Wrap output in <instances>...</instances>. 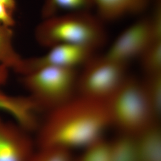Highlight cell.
Segmentation results:
<instances>
[{
    "mask_svg": "<svg viewBox=\"0 0 161 161\" xmlns=\"http://www.w3.org/2000/svg\"></svg>",
    "mask_w": 161,
    "mask_h": 161,
    "instance_id": "22",
    "label": "cell"
},
{
    "mask_svg": "<svg viewBox=\"0 0 161 161\" xmlns=\"http://www.w3.org/2000/svg\"><path fill=\"white\" fill-rule=\"evenodd\" d=\"M139 59L146 75L161 73V40L153 41Z\"/></svg>",
    "mask_w": 161,
    "mask_h": 161,
    "instance_id": "15",
    "label": "cell"
},
{
    "mask_svg": "<svg viewBox=\"0 0 161 161\" xmlns=\"http://www.w3.org/2000/svg\"><path fill=\"white\" fill-rule=\"evenodd\" d=\"M96 15L103 22L114 21L129 15L142 13L150 0H94Z\"/></svg>",
    "mask_w": 161,
    "mask_h": 161,
    "instance_id": "10",
    "label": "cell"
},
{
    "mask_svg": "<svg viewBox=\"0 0 161 161\" xmlns=\"http://www.w3.org/2000/svg\"><path fill=\"white\" fill-rule=\"evenodd\" d=\"M78 77L75 69L46 66L25 75L23 83L40 109L49 111L75 96Z\"/></svg>",
    "mask_w": 161,
    "mask_h": 161,
    "instance_id": "4",
    "label": "cell"
},
{
    "mask_svg": "<svg viewBox=\"0 0 161 161\" xmlns=\"http://www.w3.org/2000/svg\"><path fill=\"white\" fill-rule=\"evenodd\" d=\"M14 23V20L12 16V13L5 5L0 3V24L9 27Z\"/></svg>",
    "mask_w": 161,
    "mask_h": 161,
    "instance_id": "19",
    "label": "cell"
},
{
    "mask_svg": "<svg viewBox=\"0 0 161 161\" xmlns=\"http://www.w3.org/2000/svg\"><path fill=\"white\" fill-rule=\"evenodd\" d=\"M110 142L111 161H139L135 136L120 133Z\"/></svg>",
    "mask_w": 161,
    "mask_h": 161,
    "instance_id": "12",
    "label": "cell"
},
{
    "mask_svg": "<svg viewBox=\"0 0 161 161\" xmlns=\"http://www.w3.org/2000/svg\"><path fill=\"white\" fill-rule=\"evenodd\" d=\"M26 130L0 117V161H30L33 143Z\"/></svg>",
    "mask_w": 161,
    "mask_h": 161,
    "instance_id": "8",
    "label": "cell"
},
{
    "mask_svg": "<svg viewBox=\"0 0 161 161\" xmlns=\"http://www.w3.org/2000/svg\"><path fill=\"white\" fill-rule=\"evenodd\" d=\"M39 110L37 105L29 96H13L0 88V111L10 115L25 130H31L36 126L37 112Z\"/></svg>",
    "mask_w": 161,
    "mask_h": 161,
    "instance_id": "9",
    "label": "cell"
},
{
    "mask_svg": "<svg viewBox=\"0 0 161 161\" xmlns=\"http://www.w3.org/2000/svg\"><path fill=\"white\" fill-rule=\"evenodd\" d=\"M96 51L88 47L72 43H60L52 47L47 54L40 58L23 60L22 72L28 74L44 67L56 66L75 69L83 66L95 56Z\"/></svg>",
    "mask_w": 161,
    "mask_h": 161,
    "instance_id": "7",
    "label": "cell"
},
{
    "mask_svg": "<svg viewBox=\"0 0 161 161\" xmlns=\"http://www.w3.org/2000/svg\"><path fill=\"white\" fill-rule=\"evenodd\" d=\"M84 149L83 153L75 161H111L110 142L103 137Z\"/></svg>",
    "mask_w": 161,
    "mask_h": 161,
    "instance_id": "17",
    "label": "cell"
},
{
    "mask_svg": "<svg viewBox=\"0 0 161 161\" xmlns=\"http://www.w3.org/2000/svg\"><path fill=\"white\" fill-rule=\"evenodd\" d=\"M78 75V95L105 102L126 77L127 64L107 57L93 56Z\"/></svg>",
    "mask_w": 161,
    "mask_h": 161,
    "instance_id": "5",
    "label": "cell"
},
{
    "mask_svg": "<svg viewBox=\"0 0 161 161\" xmlns=\"http://www.w3.org/2000/svg\"><path fill=\"white\" fill-rule=\"evenodd\" d=\"M0 3L5 5L11 13H12L15 7V0H0Z\"/></svg>",
    "mask_w": 161,
    "mask_h": 161,
    "instance_id": "21",
    "label": "cell"
},
{
    "mask_svg": "<svg viewBox=\"0 0 161 161\" xmlns=\"http://www.w3.org/2000/svg\"><path fill=\"white\" fill-rule=\"evenodd\" d=\"M93 7L94 0H45L42 12L43 16L47 19L60 10L69 13L90 11Z\"/></svg>",
    "mask_w": 161,
    "mask_h": 161,
    "instance_id": "14",
    "label": "cell"
},
{
    "mask_svg": "<svg viewBox=\"0 0 161 161\" xmlns=\"http://www.w3.org/2000/svg\"><path fill=\"white\" fill-rule=\"evenodd\" d=\"M156 39L150 19L135 22L115 39L106 54L107 57L124 64L139 58Z\"/></svg>",
    "mask_w": 161,
    "mask_h": 161,
    "instance_id": "6",
    "label": "cell"
},
{
    "mask_svg": "<svg viewBox=\"0 0 161 161\" xmlns=\"http://www.w3.org/2000/svg\"><path fill=\"white\" fill-rule=\"evenodd\" d=\"M30 161H74L70 150L64 148H38Z\"/></svg>",
    "mask_w": 161,
    "mask_h": 161,
    "instance_id": "18",
    "label": "cell"
},
{
    "mask_svg": "<svg viewBox=\"0 0 161 161\" xmlns=\"http://www.w3.org/2000/svg\"><path fill=\"white\" fill-rule=\"evenodd\" d=\"M8 78V69L0 65V86L5 84Z\"/></svg>",
    "mask_w": 161,
    "mask_h": 161,
    "instance_id": "20",
    "label": "cell"
},
{
    "mask_svg": "<svg viewBox=\"0 0 161 161\" xmlns=\"http://www.w3.org/2000/svg\"><path fill=\"white\" fill-rule=\"evenodd\" d=\"M139 161H161V132L157 122L135 136Z\"/></svg>",
    "mask_w": 161,
    "mask_h": 161,
    "instance_id": "11",
    "label": "cell"
},
{
    "mask_svg": "<svg viewBox=\"0 0 161 161\" xmlns=\"http://www.w3.org/2000/svg\"><path fill=\"white\" fill-rule=\"evenodd\" d=\"M111 125L105 102L78 95L49 110L40 126L38 148H85Z\"/></svg>",
    "mask_w": 161,
    "mask_h": 161,
    "instance_id": "1",
    "label": "cell"
},
{
    "mask_svg": "<svg viewBox=\"0 0 161 161\" xmlns=\"http://www.w3.org/2000/svg\"><path fill=\"white\" fill-rule=\"evenodd\" d=\"M105 103L111 125L120 133L136 136L158 120L142 80L132 76L127 75Z\"/></svg>",
    "mask_w": 161,
    "mask_h": 161,
    "instance_id": "2",
    "label": "cell"
},
{
    "mask_svg": "<svg viewBox=\"0 0 161 161\" xmlns=\"http://www.w3.org/2000/svg\"><path fill=\"white\" fill-rule=\"evenodd\" d=\"M12 36L9 27L0 24V65L19 72L23 60L14 49Z\"/></svg>",
    "mask_w": 161,
    "mask_h": 161,
    "instance_id": "13",
    "label": "cell"
},
{
    "mask_svg": "<svg viewBox=\"0 0 161 161\" xmlns=\"http://www.w3.org/2000/svg\"><path fill=\"white\" fill-rule=\"evenodd\" d=\"M142 81L147 98L158 119L161 112V73L146 75Z\"/></svg>",
    "mask_w": 161,
    "mask_h": 161,
    "instance_id": "16",
    "label": "cell"
},
{
    "mask_svg": "<svg viewBox=\"0 0 161 161\" xmlns=\"http://www.w3.org/2000/svg\"><path fill=\"white\" fill-rule=\"evenodd\" d=\"M103 22L90 11L69 13L47 18L36 31L41 44L52 47L60 43L79 44L95 51L107 43Z\"/></svg>",
    "mask_w": 161,
    "mask_h": 161,
    "instance_id": "3",
    "label": "cell"
}]
</instances>
